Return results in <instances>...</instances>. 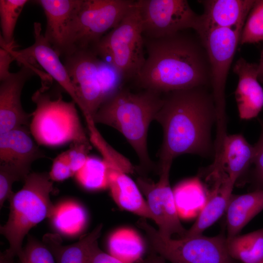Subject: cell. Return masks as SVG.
Returning <instances> with one entry per match:
<instances>
[{
  "label": "cell",
  "instance_id": "obj_10",
  "mask_svg": "<svg viewBox=\"0 0 263 263\" xmlns=\"http://www.w3.org/2000/svg\"><path fill=\"white\" fill-rule=\"evenodd\" d=\"M144 38L168 36L188 29L199 35L202 30L201 16L195 13L186 0H138Z\"/></svg>",
  "mask_w": 263,
  "mask_h": 263
},
{
  "label": "cell",
  "instance_id": "obj_35",
  "mask_svg": "<svg viewBox=\"0 0 263 263\" xmlns=\"http://www.w3.org/2000/svg\"><path fill=\"white\" fill-rule=\"evenodd\" d=\"M91 149L89 143L74 142L67 151L69 157L71 168L75 174L85 164L88 152Z\"/></svg>",
  "mask_w": 263,
  "mask_h": 263
},
{
  "label": "cell",
  "instance_id": "obj_28",
  "mask_svg": "<svg viewBox=\"0 0 263 263\" xmlns=\"http://www.w3.org/2000/svg\"><path fill=\"white\" fill-rule=\"evenodd\" d=\"M179 216L191 217L197 207L203 194L201 185L197 178L186 180L178 184L173 190Z\"/></svg>",
  "mask_w": 263,
  "mask_h": 263
},
{
  "label": "cell",
  "instance_id": "obj_12",
  "mask_svg": "<svg viewBox=\"0 0 263 263\" xmlns=\"http://www.w3.org/2000/svg\"><path fill=\"white\" fill-rule=\"evenodd\" d=\"M171 164L160 166L159 180L154 182L143 177L137 179V184L147 198V203L163 236L171 238L177 234L184 237L186 230L182 226L177 211L173 190L169 181Z\"/></svg>",
  "mask_w": 263,
  "mask_h": 263
},
{
  "label": "cell",
  "instance_id": "obj_1",
  "mask_svg": "<svg viewBox=\"0 0 263 263\" xmlns=\"http://www.w3.org/2000/svg\"><path fill=\"white\" fill-rule=\"evenodd\" d=\"M167 93L155 118L163 132L160 165L172 164L185 153L214 154L211 132L216 116L212 93L206 86Z\"/></svg>",
  "mask_w": 263,
  "mask_h": 263
},
{
  "label": "cell",
  "instance_id": "obj_3",
  "mask_svg": "<svg viewBox=\"0 0 263 263\" xmlns=\"http://www.w3.org/2000/svg\"><path fill=\"white\" fill-rule=\"evenodd\" d=\"M161 94L150 90L133 93L122 89L102 104L93 118L95 124H105L121 132L145 169L152 166L148 152L147 135L149 125L164 102Z\"/></svg>",
  "mask_w": 263,
  "mask_h": 263
},
{
  "label": "cell",
  "instance_id": "obj_20",
  "mask_svg": "<svg viewBox=\"0 0 263 263\" xmlns=\"http://www.w3.org/2000/svg\"><path fill=\"white\" fill-rule=\"evenodd\" d=\"M108 188L113 200L120 207L142 218L153 220L147 202L127 173L109 168Z\"/></svg>",
  "mask_w": 263,
  "mask_h": 263
},
{
  "label": "cell",
  "instance_id": "obj_36",
  "mask_svg": "<svg viewBox=\"0 0 263 263\" xmlns=\"http://www.w3.org/2000/svg\"><path fill=\"white\" fill-rule=\"evenodd\" d=\"M261 133L257 143L254 146V155L252 164L255 166L254 172L256 181L263 188V123Z\"/></svg>",
  "mask_w": 263,
  "mask_h": 263
},
{
  "label": "cell",
  "instance_id": "obj_7",
  "mask_svg": "<svg viewBox=\"0 0 263 263\" xmlns=\"http://www.w3.org/2000/svg\"><path fill=\"white\" fill-rule=\"evenodd\" d=\"M138 226L145 232L151 248L171 263H234L222 235H201L173 239L162 236L142 218Z\"/></svg>",
  "mask_w": 263,
  "mask_h": 263
},
{
  "label": "cell",
  "instance_id": "obj_15",
  "mask_svg": "<svg viewBox=\"0 0 263 263\" xmlns=\"http://www.w3.org/2000/svg\"><path fill=\"white\" fill-rule=\"evenodd\" d=\"M34 35L35 42L32 45L22 50L12 51L15 59L20 63L37 61L78 106L76 92L67 70L60 61L59 55L42 34L41 24L39 22L34 23Z\"/></svg>",
  "mask_w": 263,
  "mask_h": 263
},
{
  "label": "cell",
  "instance_id": "obj_41",
  "mask_svg": "<svg viewBox=\"0 0 263 263\" xmlns=\"http://www.w3.org/2000/svg\"><path fill=\"white\" fill-rule=\"evenodd\" d=\"M13 260L7 258L3 253L0 254V263H13Z\"/></svg>",
  "mask_w": 263,
  "mask_h": 263
},
{
  "label": "cell",
  "instance_id": "obj_29",
  "mask_svg": "<svg viewBox=\"0 0 263 263\" xmlns=\"http://www.w3.org/2000/svg\"><path fill=\"white\" fill-rule=\"evenodd\" d=\"M28 2L27 0H0V41L5 44H14L13 36L16 23Z\"/></svg>",
  "mask_w": 263,
  "mask_h": 263
},
{
  "label": "cell",
  "instance_id": "obj_38",
  "mask_svg": "<svg viewBox=\"0 0 263 263\" xmlns=\"http://www.w3.org/2000/svg\"><path fill=\"white\" fill-rule=\"evenodd\" d=\"M90 263H127L102 251L97 243L91 253Z\"/></svg>",
  "mask_w": 263,
  "mask_h": 263
},
{
  "label": "cell",
  "instance_id": "obj_40",
  "mask_svg": "<svg viewBox=\"0 0 263 263\" xmlns=\"http://www.w3.org/2000/svg\"><path fill=\"white\" fill-rule=\"evenodd\" d=\"M258 79L263 81V49L260 63L258 65Z\"/></svg>",
  "mask_w": 263,
  "mask_h": 263
},
{
  "label": "cell",
  "instance_id": "obj_23",
  "mask_svg": "<svg viewBox=\"0 0 263 263\" xmlns=\"http://www.w3.org/2000/svg\"><path fill=\"white\" fill-rule=\"evenodd\" d=\"M214 182L209 198L195 222L187 231L184 237L201 235L204 230L216 222L226 209L233 187L224 180H217Z\"/></svg>",
  "mask_w": 263,
  "mask_h": 263
},
{
  "label": "cell",
  "instance_id": "obj_31",
  "mask_svg": "<svg viewBox=\"0 0 263 263\" xmlns=\"http://www.w3.org/2000/svg\"><path fill=\"white\" fill-rule=\"evenodd\" d=\"M263 41V0H255L241 34L239 44Z\"/></svg>",
  "mask_w": 263,
  "mask_h": 263
},
{
  "label": "cell",
  "instance_id": "obj_9",
  "mask_svg": "<svg viewBox=\"0 0 263 263\" xmlns=\"http://www.w3.org/2000/svg\"><path fill=\"white\" fill-rule=\"evenodd\" d=\"M135 0H82L75 23L73 50L92 49L119 24Z\"/></svg>",
  "mask_w": 263,
  "mask_h": 263
},
{
  "label": "cell",
  "instance_id": "obj_2",
  "mask_svg": "<svg viewBox=\"0 0 263 263\" xmlns=\"http://www.w3.org/2000/svg\"><path fill=\"white\" fill-rule=\"evenodd\" d=\"M144 40L147 57L135 79L144 90L167 93L210 84L209 63L201 39L181 31Z\"/></svg>",
  "mask_w": 263,
  "mask_h": 263
},
{
  "label": "cell",
  "instance_id": "obj_18",
  "mask_svg": "<svg viewBox=\"0 0 263 263\" xmlns=\"http://www.w3.org/2000/svg\"><path fill=\"white\" fill-rule=\"evenodd\" d=\"M239 77L235 95L240 117H256L263 107V89L258 82V65L240 57L233 68Z\"/></svg>",
  "mask_w": 263,
  "mask_h": 263
},
{
  "label": "cell",
  "instance_id": "obj_30",
  "mask_svg": "<svg viewBox=\"0 0 263 263\" xmlns=\"http://www.w3.org/2000/svg\"><path fill=\"white\" fill-rule=\"evenodd\" d=\"M90 140L97 149L110 168L121 170L126 173H132L134 167L126 158L113 150L103 139L95 125H88Z\"/></svg>",
  "mask_w": 263,
  "mask_h": 263
},
{
  "label": "cell",
  "instance_id": "obj_21",
  "mask_svg": "<svg viewBox=\"0 0 263 263\" xmlns=\"http://www.w3.org/2000/svg\"><path fill=\"white\" fill-rule=\"evenodd\" d=\"M102 225L96 226L74 244L64 245L58 234L47 233L44 235L42 242L53 254L56 263H90L92 251L98 243Z\"/></svg>",
  "mask_w": 263,
  "mask_h": 263
},
{
  "label": "cell",
  "instance_id": "obj_42",
  "mask_svg": "<svg viewBox=\"0 0 263 263\" xmlns=\"http://www.w3.org/2000/svg\"><path fill=\"white\" fill-rule=\"evenodd\" d=\"M259 263H263V260L262 261H261L260 262H259Z\"/></svg>",
  "mask_w": 263,
  "mask_h": 263
},
{
  "label": "cell",
  "instance_id": "obj_34",
  "mask_svg": "<svg viewBox=\"0 0 263 263\" xmlns=\"http://www.w3.org/2000/svg\"><path fill=\"white\" fill-rule=\"evenodd\" d=\"M48 173L52 181H62L74 176L67 150L59 154L53 160Z\"/></svg>",
  "mask_w": 263,
  "mask_h": 263
},
{
  "label": "cell",
  "instance_id": "obj_39",
  "mask_svg": "<svg viewBox=\"0 0 263 263\" xmlns=\"http://www.w3.org/2000/svg\"><path fill=\"white\" fill-rule=\"evenodd\" d=\"M136 263H166L165 259L160 255L152 254L144 260H141Z\"/></svg>",
  "mask_w": 263,
  "mask_h": 263
},
{
  "label": "cell",
  "instance_id": "obj_25",
  "mask_svg": "<svg viewBox=\"0 0 263 263\" xmlns=\"http://www.w3.org/2000/svg\"><path fill=\"white\" fill-rule=\"evenodd\" d=\"M109 254L127 263L141 260L144 245L142 238L132 229L123 228L113 232L108 241Z\"/></svg>",
  "mask_w": 263,
  "mask_h": 263
},
{
  "label": "cell",
  "instance_id": "obj_33",
  "mask_svg": "<svg viewBox=\"0 0 263 263\" xmlns=\"http://www.w3.org/2000/svg\"><path fill=\"white\" fill-rule=\"evenodd\" d=\"M28 175L14 167L0 164V207L5 201L9 200L14 193L12 191L13 184L21 180L24 181Z\"/></svg>",
  "mask_w": 263,
  "mask_h": 263
},
{
  "label": "cell",
  "instance_id": "obj_19",
  "mask_svg": "<svg viewBox=\"0 0 263 263\" xmlns=\"http://www.w3.org/2000/svg\"><path fill=\"white\" fill-rule=\"evenodd\" d=\"M204 7L201 15V37L207 30L215 28L243 27L255 0H205L200 1Z\"/></svg>",
  "mask_w": 263,
  "mask_h": 263
},
{
  "label": "cell",
  "instance_id": "obj_37",
  "mask_svg": "<svg viewBox=\"0 0 263 263\" xmlns=\"http://www.w3.org/2000/svg\"><path fill=\"white\" fill-rule=\"evenodd\" d=\"M0 81L6 78L11 74L9 71L12 61L15 60L12 51L15 44L7 45L0 41Z\"/></svg>",
  "mask_w": 263,
  "mask_h": 263
},
{
  "label": "cell",
  "instance_id": "obj_27",
  "mask_svg": "<svg viewBox=\"0 0 263 263\" xmlns=\"http://www.w3.org/2000/svg\"><path fill=\"white\" fill-rule=\"evenodd\" d=\"M109 166L102 158L89 156L84 166L75 174L77 182L89 190L109 188Z\"/></svg>",
  "mask_w": 263,
  "mask_h": 263
},
{
  "label": "cell",
  "instance_id": "obj_32",
  "mask_svg": "<svg viewBox=\"0 0 263 263\" xmlns=\"http://www.w3.org/2000/svg\"><path fill=\"white\" fill-rule=\"evenodd\" d=\"M18 257L19 263H56L49 248L29 234L27 244Z\"/></svg>",
  "mask_w": 263,
  "mask_h": 263
},
{
  "label": "cell",
  "instance_id": "obj_6",
  "mask_svg": "<svg viewBox=\"0 0 263 263\" xmlns=\"http://www.w3.org/2000/svg\"><path fill=\"white\" fill-rule=\"evenodd\" d=\"M141 19L135 4L115 28L92 49L102 59L114 66L125 80L139 74L146 57Z\"/></svg>",
  "mask_w": 263,
  "mask_h": 263
},
{
  "label": "cell",
  "instance_id": "obj_22",
  "mask_svg": "<svg viewBox=\"0 0 263 263\" xmlns=\"http://www.w3.org/2000/svg\"><path fill=\"white\" fill-rule=\"evenodd\" d=\"M263 210V188L231 197L226 208L227 238L234 237Z\"/></svg>",
  "mask_w": 263,
  "mask_h": 263
},
{
  "label": "cell",
  "instance_id": "obj_14",
  "mask_svg": "<svg viewBox=\"0 0 263 263\" xmlns=\"http://www.w3.org/2000/svg\"><path fill=\"white\" fill-rule=\"evenodd\" d=\"M47 19L44 37L60 56L73 50L76 14L82 0H39Z\"/></svg>",
  "mask_w": 263,
  "mask_h": 263
},
{
  "label": "cell",
  "instance_id": "obj_8",
  "mask_svg": "<svg viewBox=\"0 0 263 263\" xmlns=\"http://www.w3.org/2000/svg\"><path fill=\"white\" fill-rule=\"evenodd\" d=\"M243 28H212L199 37L205 48L209 63L210 85L216 110V131L218 133L226 131L225 86Z\"/></svg>",
  "mask_w": 263,
  "mask_h": 263
},
{
  "label": "cell",
  "instance_id": "obj_24",
  "mask_svg": "<svg viewBox=\"0 0 263 263\" xmlns=\"http://www.w3.org/2000/svg\"><path fill=\"white\" fill-rule=\"evenodd\" d=\"M49 218L57 232L68 236L79 234L84 230L87 222V215L84 207L72 200L54 205Z\"/></svg>",
  "mask_w": 263,
  "mask_h": 263
},
{
  "label": "cell",
  "instance_id": "obj_13",
  "mask_svg": "<svg viewBox=\"0 0 263 263\" xmlns=\"http://www.w3.org/2000/svg\"><path fill=\"white\" fill-rule=\"evenodd\" d=\"M22 64L19 71L0 81V134L19 127H29L32 114L23 110L21 94L27 80L38 70L30 61Z\"/></svg>",
  "mask_w": 263,
  "mask_h": 263
},
{
  "label": "cell",
  "instance_id": "obj_5",
  "mask_svg": "<svg viewBox=\"0 0 263 263\" xmlns=\"http://www.w3.org/2000/svg\"><path fill=\"white\" fill-rule=\"evenodd\" d=\"M42 84L32 97L36 107L31 113V133L39 145L59 147L69 143H89L80 121L76 103L53 96Z\"/></svg>",
  "mask_w": 263,
  "mask_h": 263
},
{
  "label": "cell",
  "instance_id": "obj_11",
  "mask_svg": "<svg viewBox=\"0 0 263 263\" xmlns=\"http://www.w3.org/2000/svg\"><path fill=\"white\" fill-rule=\"evenodd\" d=\"M73 83L78 107L87 124L105 101L98 70L100 57L92 49H75L62 57Z\"/></svg>",
  "mask_w": 263,
  "mask_h": 263
},
{
  "label": "cell",
  "instance_id": "obj_26",
  "mask_svg": "<svg viewBox=\"0 0 263 263\" xmlns=\"http://www.w3.org/2000/svg\"><path fill=\"white\" fill-rule=\"evenodd\" d=\"M228 253L242 263H259L263 260V228L243 235L227 238Z\"/></svg>",
  "mask_w": 263,
  "mask_h": 263
},
{
  "label": "cell",
  "instance_id": "obj_4",
  "mask_svg": "<svg viewBox=\"0 0 263 263\" xmlns=\"http://www.w3.org/2000/svg\"><path fill=\"white\" fill-rule=\"evenodd\" d=\"M24 181L22 188L9 199L8 219L0 228L9 245L3 253L12 260L21 253L23 239L29 230L49 218L54 207L50 199L53 183L48 173H30Z\"/></svg>",
  "mask_w": 263,
  "mask_h": 263
},
{
  "label": "cell",
  "instance_id": "obj_16",
  "mask_svg": "<svg viewBox=\"0 0 263 263\" xmlns=\"http://www.w3.org/2000/svg\"><path fill=\"white\" fill-rule=\"evenodd\" d=\"M29 128L19 127L0 134V164H7L29 175L32 164L45 157Z\"/></svg>",
  "mask_w": 263,
  "mask_h": 263
},
{
  "label": "cell",
  "instance_id": "obj_17",
  "mask_svg": "<svg viewBox=\"0 0 263 263\" xmlns=\"http://www.w3.org/2000/svg\"><path fill=\"white\" fill-rule=\"evenodd\" d=\"M254 146L241 134L227 135L223 145L219 165L207 172V179H215L224 176L234 186L237 179L252 164Z\"/></svg>",
  "mask_w": 263,
  "mask_h": 263
}]
</instances>
